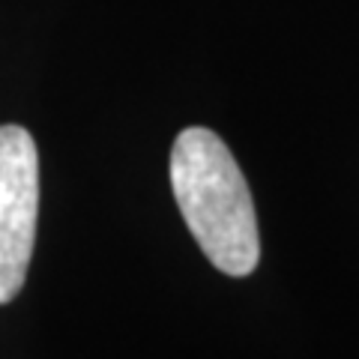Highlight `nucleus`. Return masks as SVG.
Instances as JSON below:
<instances>
[{
    "label": "nucleus",
    "mask_w": 359,
    "mask_h": 359,
    "mask_svg": "<svg viewBox=\"0 0 359 359\" xmlns=\"http://www.w3.org/2000/svg\"><path fill=\"white\" fill-rule=\"evenodd\" d=\"M177 207L207 261L224 276H249L261 261V237L249 183L216 132L189 126L171 150Z\"/></svg>",
    "instance_id": "1"
},
{
    "label": "nucleus",
    "mask_w": 359,
    "mask_h": 359,
    "mask_svg": "<svg viewBox=\"0 0 359 359\" xmlns=\"http://www.w3.org/2000/svg\"><path fill=\"white\" fill-rule=\"evenodd\" d=\"M39 216V153L25 126H0V306L27 278Z\"/></svg>",
    "instance_id": "2"
}]
</instances>
